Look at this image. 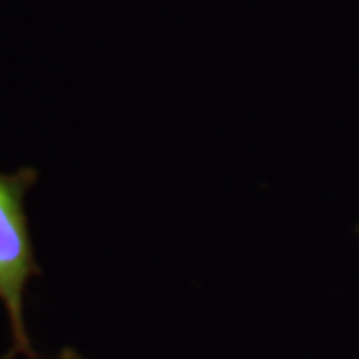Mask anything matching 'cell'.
Masks as SVG:
<instances>
[{
  "instance_id": "obj_1",
  "label": "cell",
  "mask_w": 359,
  "mask_h": 359,
  "mask_svg": "<svg viewBox=\"0 0 359 359\" xmlns=\"http://www.w3.org/2000/svg\"><path fill=\"white\" fill-rule=\"evenodd\" d=\"M39 182L36 168L0 172V304L13 332V349L28 359H39L25 321V290L40 276L36 252L28 230L26 196Z\"/></svg>"
},
{
  "instance_id": "obj_2",
  "label": "cell",
  "mask_w": 359,
  "mask_h": 359,
  "mask_svg": "<svg viewBox=\"0 0 359 359\" xmlns=\"http://www.w3.org/2000/svg\"><path fill=\"white\" fill-rule=\"evenodd\" d=\"M60 359H82L80 355H78L74 349H70V347H66V349H62V353H60Z\"/></svg>"
},
{
  "instance_id": "obj_3",
  "label": "cell",
  "mask_w": 359,
  "mask_h": 359,
  "mask_svg": "<svg viewBox=\"0 0 359 359\" xmlns=\"http://www.w3.org/2000/svg\"><path fill=\"white\" fill-rule=\"evenodd\" d=\"M14 355H16V351H14V349H13V351H11L8 355H2V358H0V359H14Z\"/></svg>"
}]
</instances>
